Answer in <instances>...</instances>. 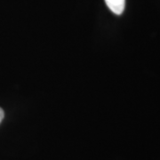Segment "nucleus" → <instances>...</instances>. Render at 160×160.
I'll return each instance as SVG.
<instances>
[{"label":"nucleus","mask_w":160,"mask_h":160,"mask_svg":"<svg viewBox=\"0 0 160 160\" xmlns=\"http://www.w3.org/2000/svg\"><path fill=\"white\" fill-rule=\"evenodd\" d=\"M105 3L109 9L115 14L120 15L126 6V0H105Z\"/></svg>","instance_id":"obj_1"},{"label":"nucleus","mask_w":160,"mask_h":160,"mask_svg":"<svg viewBox=\"0 0 160 160\" xmlns=\"http://www.w3.org/2000/svg\"><path fill=\"white\" fill-rule=\"evenodd\" d=\"M4 117H5V113H4V110L0 108V123L2 122V120L4 118Z\"/></svg>","instance_id":"obj_2"}]
</instances>
